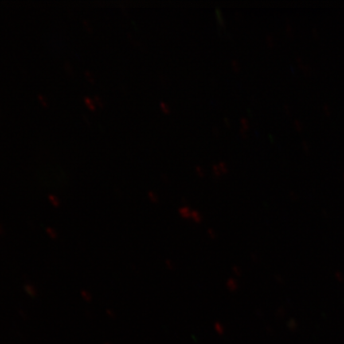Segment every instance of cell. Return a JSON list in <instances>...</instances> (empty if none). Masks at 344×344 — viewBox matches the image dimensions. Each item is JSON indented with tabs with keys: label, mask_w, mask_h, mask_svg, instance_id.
<instances>
[{
	"label": "cell",
	"mask_w": 344,
	"mask_h": 344,
	"mask_svg": "<svg viewBox=\"0 0 344 344\" xmlns=\"http://www.w3.org/2000/svg\"><path fill=\"white\" fill-rule=\"evenodd\" d=\"M329 108L328 106H326V104H325L324 106V110L326 111V114H329Z\"/></svg>",
	"instance_id": "6da1fadb"
}]
</instances>
